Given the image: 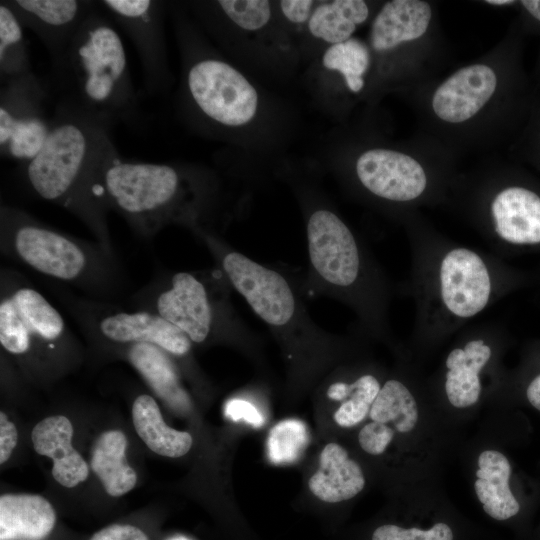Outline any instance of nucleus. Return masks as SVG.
<instances>
[{
  "instance_id": "obj_27",
  "label": "nucleus",
  "mask_w": 540,
  "mask_h": 540,
  "mask_svg": "<svg viewBox=\"0 0 540 540\" xmlns=\"http://www.w3.org/2000/svg\"><path fill=\"white\" fill-rule=\"evenodd\" d=\"M368 16L365 1L333 0L317 4L306 26L311 36L334 45L352 38Z\"/></svg>"
},
{
  "instance_id": "obj_24",
  "label": "nucleus",
  "mask_w": 540,
  "mask_h": 540,
  "mask_svg": "<svg viewBox=\"0 0 540 540\" xmlns=\"http://www.w3.org/2000/svg\"><path fill=\"white\" fill-rule=\"evenodd\" d=\"M491 349L482 340L470 341L464 349H454L446 360L445 389L449 402L458 408L477 402L481 384L479 372L489 361Z\"/></svg>"
},
{
  "instance_id": "obj_6",
  "label": "nucleus",
  "mask_w": 540,
  "mask_h": 540,
  "mask_svg": "<svg viewBox=\"0 0 540 540\" xmlns=\"http://www.w3.org/2000/svg\"><path fill=\"white\" fill-rule=\"evenodd\" d=\"M47 90L32 72L1 83L0 152L26 163L42 149L52 116L47 114Z\"/></svg>"
},
{
  "instance_id": "obj_2",
  "label": "nucleus",
  "mask_w": 540,
  "mask_h": 540,
  "mask_svg": "<svg viewBox=\"0 0 540 540\" xmlns=\"http://www.w3.org/2000/svg\"><path fill=\"white\" fill-rule=\"evenodd\" d=\"M53 70L62 100L111 126L136 115L126 51L113 20L100 5L83 22Z\"/></svg>"
},
{
  "instance_id": "obj_7",
  "label": "nucleus",
  "mask_w": 540,
  "mask_h": 540,
  "mask_svg": "<svg viewBox=\"0 0 540 540\" xmlns=\"http://www.w3.org/2000/svg\"><path fill=\"white\" fill-rule=\"evenodd\" d=\"M65 333L62 315L39 291L26 285L2 291L0 344L10 354L24 355L40 343L53 349Z\"/></svg>"
},
{
  "instance_id": "obj_43",
  "label": "nucleus",
  "mask_w": 540,
  "mask_h": 540,
  "mask_svg": "<svg viewBox=\"0 0 540 540\" xmlns=\"http://www.w3.org/2000/svg\"><path fill=\"white\" fill-rule=\"evenodd\" d=\"M166 540H192V539H190L189 537H186L184 535H174V536H171V537L167 538Z\"/></svg>"
},
{
  "instance_id": "obj_22",
  "label": "nucleus",
  "mask_w": 540,
  "mask_h": 540,
  "mask_svg": "<svg viewBox=\"0 0 540 540\" xmlns=\"http://www.w3.org/2000/svg\"><path fill=\"white\" fill-rule=\"evenodd\" d=\"M128 359L155 394L171 408L184 410L189 398L169 353L149 343L131 344Z\"/></svg>"
},
{
  "instance_id": "obj_30",
  "label": "nucleus",
  "mask_w": 540,
  "mask_h": 540,
  "mask_svg": "<svg viewBox=\"0 0 540 540\" xmlns=\"http://www.w3.org/2000/svg\"><path fill=\"white\" fill-rule=\"evenodd\" d=\"M369 416L375 422H393L398 432L406 433L415 427L418 410L410 391L401 382L389 380L380 389Z\"/></svg>"
},
{
  "instance_id": "obj_10",
  "label": "nucleus",
  "mask_w": 540,
  "mask_h": 540,
  "mask_svg": "<svg viewBox=\"0 0 540 540\" xmlns=\"http://www.w3.org/2000/svg\"><path fill=\"white\" fill-rule=\"evenodd\" d=\"M311 263L327 282L351 285L359 272V253L355 239L344 222L333 212L315 211L307 223Z\"/></svg>"
},
{
  "instance_id": "obj_25",
  "label": "nucleus",
  "mask_w": 540,
  "mask_h": 540,
  "mask_svg": "<svg viewBox=\"0 0 540 540\" xmlns=\"http://www.w3.org/2000/svg\"><path fill=\"white\" fill-rule=\"evenodd\" d=\"M134 428L154 453L177 458L185 455L191 448L193 439L190 433L169 427L162 418L160 409L150 395L138 396L132 406Z\"/></svg>"
},
{
  "instance_id": "obj_28",
  "label": "nucleus",
  "mask_w": 540,
  "mask_h": 540,
  "mask_svg": "<svg viewBox=\"0 0 540 540\" xmlns=\"http://www.w3.org/2000/svg\"><path fill=\"white\" fill-rule=\"evenodd\" d=\"M196 14L234 26L248 32L264 28L273 15V5L267 0H221L196 2Z\"/></svg>"
},
{
  "instance_id": "obj_42",
  "label": "nucleus",
  "mask_w": 540,
  "mask_h": 540,
  "mask_svg": "<svg viewBox=\"0 0 540 540\" xmlns=\"http://www.w3.org/2000/svg\"><path fill=\"white\" fill-rule=\"evenodd\" d=\"M488 4H492V5H511V4H514L515 2L514 1H511V0H487L486 1Z\"/></svg>"
},
{
  "instance_id": "obj_4",
  "label": "nucleus",
  "mask_w": 540,
  "mask_h": 540,
  "mask_svg": "<svg viewBox=\"0 0 540 540\" xmlns=\"http://www.w3.org/2000/svg\"><path fill=\"white\" fill-rule=\"evenodd\" d=\"M183 52V98L194 119L219 130L243 127L255 118L259 95L254 85L232 64L206 54L179 28Z\"/></svg>"
},
{
  "instance_id": "obj_29",
  "label": "nucleus",
  "mask_w": 540,
  "mask_h": 540,
  "mask_svg": "<svg viewBox=\"0 0 540 540\" xmlns=\"http://www.w3.org/2000/svg\"><path fill=\"white\" fill-rule=\"evenodd\" d=\"M32 72L24 28L5 0H2L0 2L1 83Z\"/></svg>"
},
{
  "instance_id": "obj_35",
  "label": "nucleus",
  "mask_w": 540,
  "mask_h": 540,
  "mask_svg": "<svg viewBox=\"0 0 540 540\" xmlns=\"http://www.w3.org/2000/svg\"><path fill=\"white\" fill-rule=\"evenodd\" d=\"M394 431L384 423L373 421L366 424L358 434L361 448L371 454H382L392 441Z\"/></svg>"
},
{
  "instance_id": "obj_9",
  "label": "nucleus",
  "mask_w": 540,
  "mask_h": 540,
  "mask_svg": "<svg viewBox=\"0 0 540 540\" xmlns=\"http://www.w3.org/2000/svg\"><path fill=\"white\" fill-rule=\"evenodd\" d=\"M222 266L234 288L262 320L275 326L291 320L295 300L282 275L239 252L227 253Z\"/></svg>"
},
{
  "instance_id": "obj_31",
  "label": "nucleus",
  "mask_w": 540,
  "mask_h": 540,
  "mask_svg": "<svg viewBox=\"0 0 540 540\" xmlns=\"http://www.w3.org/2000/svg\"><path fill=\"white\" fill-rule=\"evenodd\" d=\"M370 61L368 46L354 37L330 45L321 59L324 68L339 72L347 88L354 93L360 92L364 87V75L369 69Z\"/></svg>"
},
{
  "instance_id": "obj_26",
  "label": "nucleus",
  "mask_w": 540,
  "mask_h": 540,
  "mask_svg": "<svg viewBox=\"0 0 540 540\" xmlns=\"http://www.w3.org/2000/svg\"><path fill=\"white\" fill-rule=\"evenodd\" d=\"M127 439L119 430L102 433L91 451L90 465L105 491L118 497L132 490L137 474L126 459Z\"/></svg>"
},
{
  "instance_id": "obj_19",
  "label": "nucleus",
  "mask_w": 540,
  "mask_h": 540,
  "mask_svg": "<svg viewBox=\"0 0 540 540\" xmlns=\"http://www.w3.org/2000/svg\"><path fill=\"white\" fill-rule=\"evenodd\" d=\"M430 20L431 8L425 1H389L373 20L371 47L377 52H385L403 42L418 39L426 32Z\"/></svg>"
},
{
  "instance_id": "obj_41",
  "label": "nucleus",
  "mask_w": 540,
  "mask_h": 540,
  "mask_svg": "<svg viewBox=\"0 0 540 540\" xmlns=\"http://www.w3.org/2000/svg\"><path fill=\"white\" fill-rule=\"evenodd\" d=\"M520 5L532 20L540 23V0H523Z\"/></svg>"
},
{
  "instance_id": "obj_38",
  "label": "nucleus",
  "mask_w": 540,
  "mask_h": 540,
  "mask_svg": "<svg viewBox=\"0 0 540 540\" xmlns=\"http://www.w3.org/2000/svg\"><path fill=\"white\" fill-rule=\"evenodd\" d=\"M90 540H149L138 527L127 524H113L96 532Z\"/></svg>"
},
{
  "instance_id": "obj_18",
  "label": "nucleus",
  "mask_w": 540,
  "mask_h": 540,
  "mask_svg": "<svg viewBox=\"0 0 540 540\" xmlns=\"http://www.w3.org/2000/svg\"><path fill=\"white\" fill-rule=\"evenodd\" d=\"M491 211L502 239L514 244L540 243V196L533 190L508 187L494 198Z\"/></svg>"
},
{
  "instance_id": "obj_8",
  "label": "nucleus",
  "mask_w": 540,
  "mask_h": 540,
  "mask_svg": "<svg viewBox=\"0 0 540 540\" xmlns=\"http://www.w3.org/2000/svg\"><path fill=\"white\" fill-rule=\"evenodd\" d=\"M98 2L132 41L140 57L146 90L152 94L165 90L170 82L164 33L166 3L155 0Z\"/></svg>"
},
{
  "instance_id": "obj_5",
  "label": "nucleus",
  "mask_w": 540,
  "mask_h": 540,
  "mask_svg": "<svg viewBox=\"0 0 540 540\" xmlns=\"http://www.w3.org/2000/svg\"><path fill=\"white\" fill-rule=\"evenodd\" d=\"M1 239L6 250L38 273L65 282H81L99 259L89 245L50 228L22 210L1 205Z\"/></svg>"
},
{
  "instance_id": "obj_11",
  "label": "nucleus",
  "mask_w": 540,
  "mask_h": 540,
  "mask_svg": "<svg viewBox=\"0 0 540 540\" xmlns=\"http://www.w3.org/2000/svg\"><path fill=\"white\" fill-rule=\"evenodd\" d=\"M23 28L42 41L57 63L98 1L84 0H5Z\"/></svg>"
},
{
  "instance_id": "obj_1",
  "label": "nucleus",
  "mask_w": 540,
  "mask_h": 540,
  "mask_svg": "<svg viewBox=\"0 0 540 540\" xmlns=\"http://www.w3.org/2000/svg\"><path fill=\"white\" fill-rule=\"evenodd\" d=\"M118 153L111 125L61 100L40 152L23 163L28 187L41 199L57 204L81 219L104 250H109L108 208L102 180Z\"/></svg>"
},
{
  "instance_id": "obj_16",
  "label": "nucleus",
  "mask_w": 540,
  "mask_h": 540,
  "mask_svg": "<svg viewBox=\"0 0 540 540\" xmlns=\"http://www.w3.org/2000/svg\"><path fill=\"white\" fill-rule=\"evenodd\" d=\"M497 86L494 71L482 64L461 68L435 91L432 108L443 121L464 122L491 98Z\"/></svg>"
},
{
  "instance_id": "obj_40",
  "label": "nucleus",
  "mask_w": 540,
  "mask_h": 540,
  "mask_svg": "<svg viewBox=\"0 0 540 540\" xmlns=\"http://www.w3.org/2000/svg\"><path fill=\"white\" fill-rule=\"evenodd\" d=\"M526 393L531 405L540 411V375L529 384Z\"/></svg>"
},
{
  "instance_id": "obj_3",
  "label": "nucleus",
  "mask_w": 540,
  "mask_h": 540,
  "mask_svg": "<svg viewBox=\"0 0 540 540\" xmlns=\"http://www.w3.org/2000/svg\"><path fill=\"white\" fill-rule=\"evenodd\" d=\"M102 189L108 210L145 236L188 216L198 198L192 172L174 164L127 160L119 152L104 170Z\"/></svg>"
},
{
  "instance_id": "obj_20",
  "label": "nucleus",
  "mask_w": 540,
  "mask_h": 540,
  "mask_svg": "<svg viewBox=\"0 0 540 540\" xmlns=\"http://www.w3.org/2000/svg\"><path fill=\"white\" fill-rule=\"evenodd\" d=\"M55 511L36 494H4L0 497V540H42L53 530Z\"/></svg>"
},
{
  "instance_id": "obj_34",
  "label": "nucleus",
  "mask_w": 540,
  "mask_h": 540,
  "mask_svg": "<svg viewBox=\"0 0 540 540\" xmlns=\"http://www.w3.org/2000/svg\"><path fill=\"white\" fill-rule=\"evenodd\" d=\"M372 540H453V532L444 523H436L428 530L405 529L388 524L378 527L372 535Z\"/></svg>"
},
{
  "instance_id": "obj_32",
  "label": "nucleus",
  "mask_w": 540,
  "mask_h": 540,
  "mask_svg": "<svg viewBox=\"0 0 540 540\" xmlns=\"http://www.w3.org/2000/svg\"><path fill=\"white\" fill-rule=\"evenodd\" d=\"M309 442L305 424L296 419L277 423L268 435L267 451L271 463L281 465L295 462Z\"/></svg>"
},
{
  "instance_id": "obj_37",
  "label": "nucleus",
  "mask_w": 540,
  "mask_h": 540,
  "mask_svg": "<svg viewBox=\"0 0 540 540\" xmlns=\"http://www.w3.org/2000/svg\"><path fill=\"white\" fill-rule=\"evenodd\" d=\"M225 415L232 421L244 420L253 427H261L264 424V418L257 408L242 399L230 400L226 404Z\"/></svg>"
},
{
  "instance_id": "obj_36",
  "label": "nucleus",
  "mask_w": 540,
  "mask_h": 540,
  "mask_svg": "<svg viewBox=\"0 0 540 540\" xmlns=\"http://www.w3.org/2000/svg\"><path fill=\"white\" fill-rule=\"evenodd\" d=\"M278 6L288 22L295 25H307L317 4L311 0H283L278 2Z\"/></svg>"
},
{
  "instance_id": "obj_23",
  "label": "nucleus",
  "mask_w": 540,
  "mask_h": 540,
  "mask_svg": "<svg viewBox=\"0 0 540 540\" xmlns=\"http://www.w3.org/2000/svg\"><path fill=\"white\" fill-rule=\"evenodd\" d=\"M478 467L474 488L484 511L496 520L515 516L520 505L509 487L511 466L507 458L498 451L486 450L479 455Z\"/></svg>"
},
{
  "instance_id": "obj_12",
  "label": "nucleus",
  "mask_w": 540,
  "mask_h": 540,
  "mask_svg": "<svg viewBox=\"0 0 540 540\" xmlns=\"http://www.w3.org/2000/svg\"><path fill=\"white\" fill-rule=\"evenodd\" d=\"M356 173L371 193L397 202L417 198L427 184L426 174L415 159L383 148L361 154L356 162Z\"/></svg>"
},
{
  "instance_id": "obj_15",
  "label": "nucleus",
  "mask_w": 540,
  "mask_h": 540,
  "mask_svg": "<svg viewBox=\"0 0 540 540\" xmlns=\"http://www.w3.org/2000/svg\"><path fill=\"white\" fill-rule=\"evenodd\" d=\"M97 327L112 342L149 343L176 356L187 354L192 343L181 329L154 311L109 313L98 320Z\"/></svg>"
},
{
  "instance_id": "obj_21",
  "label": "nucleus",
  "mask_w": 540,
  "mask_h": 540,
  "mask_svg": "<svg viewBox=\"0 0 540 540\" xmlns=\"http://www.w3.org/2000/svg\"><path fill=\"white\" fill-rule=\"evenodd\" d=\"M310 491L321 501L336 503L356 496L365 485L363 472L347 451L336 443L320 453L319 469L310 477Z\"/></svg>"
},
{
  "instance_id": "obj_17",
  "label": "nucleus",
  "mask_w": 540,
  "mask_h": 540,
  "mask_svg": "<svg viewBox=\"0 0 540 540\" xmlns=\"http://www.w3.org/2000/svg\"><path fill=\"white\" fill-rule=\"evenodd\" d=\"M73 426L63 415L50 416L37 423L31 433L34 450L53 461V478L72 488L85 481L89 468L72 446Z\"/></svg>"
},
{
  "instance_id": "obj_33",
  "label": "nucleus",
  "mask_w": 540,
  "mask_h": 540,
  "mask_svg": "<svg viewBox=\"0 0 540 540\" xmlns=\"http://www.w3.org/2000/svg\"><path fill=\"white\" fill-rule=\"evenodd\" d=\"M377 379L363 375L350 384V393L334 413L335 422L341 427H352L360 423L369 413L380 391Z\"/></svg>"
},
{
  "instance_id": "obj_39",
  "label": "nucleus",
  "mask_w": 540,
  "mask_h": 540,
  "mask_svg": "<svg viewBox=\"0 0 540 540\" xmlns=\"http://www.w3.org/2000/svg\"><path fill=\"white\" fill-rule=\"evenodd\" d=\"M18 432L7 416L0 413V463H5L17 445Z\"/></svg>"
},
{
  "instance_id": "obj_13",
  "label": "nucleus",
  "mask_w": 540,
  "mask_h": 540,
  "mask_svg": "<svg viewBox=\"0 0 540 540\" xmlns=\"http://www.w3.org/2000/svg\"><path fill=\"white\" fill-rule=\"evenodd\" d=\"M440 282L443 302L456 316H474L489 300L491 282L487 267L469 249L457 248L445 255Z\"/></svg>"
},
{
  "instance_id": "obj_14",
  "label": "nucleus",
  "mask_w": 540,
  "mask_h": 540,
  "mask_svg": "<svg viewBox=\"0 0 540 540\" xmlns=\"http://www.w3.org/2000/svg\"><path fill=\"white\" fill-rule=\"evenodd\" d=\"M154 312L181 329L194 343L204 342L213 326V308L204 283L188 272L174 274L154 299Z\"/></svg>"
}]
</instances>
